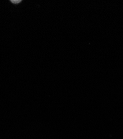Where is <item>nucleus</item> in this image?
I'll list each match as a JSON object with an SVG mask.
<instances>
[{
	"label": "nucleus",
	"instance_id": "obj_1",
	"mask_svg": "<svg viewBox=\"0 0 123 139\" xmlns=\"http://www.w3.org/2000/svg\"><path fill=\"white\" fill-rule=\"evenodd\" d=\"M11 2H12L13 3H15V4H17V3H19L21 1L20 0H12Z\"/></svg>",
	"mask_w": 123,
	"mask_h": 139
}]
</instances>
